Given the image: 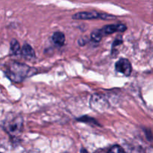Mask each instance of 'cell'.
Masks as SVG:
<instances>
[{
	"label": "cell",
	"mask_w": 153,
	"mask_h": 153,
	"mask_svg": "<svg viewBox=\"0 0 153 153\" xmlns=\"http://www.w3.org/2000/svg\"><path fill=\"white\" fill-rule=\"evenodd\" d=\"M31 73V67L19 62H11L7 67L5 75L10 81L16 83L22 82Z\"/></svg>",
	"instance_id": "6da1fadb"
},
{
	"label": "cell",
	"mask_w": 153,
	"mask_h": 153,
	"mask_svg": "<svg viewBox=\"0 0 153 153\" xmlns=\"http://www.w3.org/2000/svg\"><path fill=\"white\" fill-rule=\"evenodd\" d=\"M4 128L10 136L17 135L21 132L22 128V119L19 116L10 115L4 123Z\"/></svg>",
	"instance_id": "7a4b0ae2"
},
{
	"label": "cell",
	"mask_w": 153,
	"mask_h": 153,
	"mask_svg": "<svg viewBox=\"0 0 153 153\" xmlns=\"http://www.w3.org/2000/svg\"><path fill=\"white\" fill-rule=\"evenodd\" d=\"M114 16L105 13H100L97 11H85L75 13L73 16L74 19H113Z\"/></svg>",
	"instance_id": "3957f363"
},
{
	"label": "cell",
	"mask_w": 153,
	"mask_h": 153,
	"mask_svg": "<svg viewBox=\"0 0 153 153\" xmlns=\"http://www.w3.org/2000/svg\"><path fill=\"white\" fill-rule=\"evenodd\" d=\"M115 69L117 72L125 75L126 76H129L131 73V65L130 61L126 58H121L115 64Z\"/></svg>",
	"instance_id": "277c9868"
},
{
	"label": "cell",
	"mask_w": 153,
	"mask_h": 153,
	"mask_svg": "<svg viewBox=\"0 0 153 153\" xmlns=\"http://www.w3.org/2000/svg\"><path fill=\"white\" fill-rule=\"evenodd\" d=\"M126 30V26L124 24H114V25H105L100 29L102 34H110L115 32H123Z\"/></svg>",
	"instance_id": "5b68a950"
},
{
	"label": "cell",
	"mask_w": 153,
	"mask_h": 153,
	"mask_svg": "<svg viewBox=\"0 0 153 153\" xmlns=\"http://www.w3.org/2000/svg\"><path fill=\"white\" fill-rule=\"evenodd\" d=\"M91 106H92L94 110L102 111L107 106L106 100H104L103 97H101V96L96 94L91 99Z\"/></svg>",
	"instance_id": "8992f818"
},
{
	"label": "cell",
	"mask_w": 153,
	"mask_h": 153,
	"mask_svg": "<svg viewBox=\"0 0 153 153\" xmlns=\"http://www.w3.org/2000/svg\"><path fill=\"white\" fill-rule=\"evenodd\" d=\"M21 53H22V56L26 58V59H31V58H34V56H35V53H34L33 48L29 44H27V43L24 44V46H22Z\"/></svg>",
	"instance_id": "52a82bcc"
},
{
	"label": "cell",
	"mask_w": 153,
	"mask_h": 153,
	"mask_svg": "<svg viewBox=\"0 0 153 153\" xmlns=\"http://www.w3.org/2000/svg\"><path fill=\"white\" fill-rule=\"evenodd\" d=\"M52 40H53L54 43L57 46H63L65 43V36L62 32L56 31L52 35Z\"/></svg>",
	"instance_id": "ba28073f"
},
{
	"label": "cell",
	"mask_w": 153,
	"mask_h": 153,
	"mask_svg": "<svg viewBox=\"0 0 153 153\" xmlns=\"http://www.w3.org/2000/svg\"><path fill=\"white\" fill-rule=\"evenodd\" d=\"M10 52L13 55H18L20 52V46L16 40H12L10 42Z\"/></svg>",
	"instance_id": "9c48e42d"
},
{
	"label": "cell",
	"mask_w": 153,
	"mask_h": 153,
	"mask_svg": "<svg viewBox=\"0 0 153 153\" xmlns=\"http://www.w3.org/2000/svg\"><path fill=\"white\" fill-rule=\"evenodd\" d=\"M103 34H102L100 29L94 30L92 33H91V39L95 42H99L101 40Z\"/></svg>",
	"instance_id": "30bf717a"
},
{
	"label": "cell",
	"mask_w": 153,
	"mask_h": 153,
	"mask_svg": "<svg viewBox=\"0 0 153 153\" xmlns=\"http://www.w3.org/2000/svg\"><path fill=\"white\" fill-rule=\"evenodd\" d=\"M108 153H125L123 149L119 146H114L109 150Z\"/></svg>",
	"instance_id": "8fae6325"
},
{
	"label": "cell",
	"mask_w": 153,
	"mask_h": 153,
	"mask_svg": "<svg viewBox=\"0 0 153 153\" xmlns=\"http://www.w3.org/2000/svg\"><path fill=\"white\" fill-rule=\"evenodd\" d=\"M84 153H88V152H87L85 150H84Z\"/></svg>",
	"instance_id": "7c38bea8"
},
{
	"label": "cell",
	"mask_w": 153,
	"mask_h": 153,
	"mask_svg": "<svg viewBox=\"0 0 153 153\" xmlns=\"http://www.w3.org/2000/svg\"><path fill=\"white\" fill-rule=\"evenodd\" d=\"M0 153H1V152H0Z\"/></svg>",
	"instance_id": "4fadbf2b"
}]
</instances>
